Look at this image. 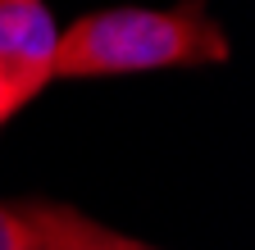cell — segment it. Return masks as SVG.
<instances>
[{
	"instance_id": "cell-1",
	"label": "cell",
	"mask_w": 255,
	"mask_h": 250,
	"mask_svg": "<svg viewBox=\"0 0 255 250\" xmlns=\"http://www.w3.org/2000/svg\"><path fill=\"white\" fill-rule=\"evenodd\" d=\"M233 55L223 27L205 14L201 0L173 9H96L59 32L55 82L59 78H123L150 69L223 64Z\"/></svg>"
},
{
	"instance_id": "cell-2",
	"label": "cell",
	"mask_w": 255,
	"mask_h": 250,
	"mask_svg": "<svg viewBox=\"0 0 255 250\" xmlns=\"http://www.w3.org/2000/svg\"><path fill=\"white\" fill-rule=\"evenodd\" d=\"M59 27L46 0H0V73L27 100L55 82Z\"/></svg>"
},
{
	"instance_id": "cell-3",
	"label": "cell",
	"mask_w": 255,
	"mask_h": 250,
	"mask_svg": "<svg viewBox=\"0 0 255 250\" xmlns=\"http://www.w3.org/2000/svg\"><path fill=\"white\" fill-rule=\"evenodd\" d=\"M14 209L50 250H159V246H146L137 237H123L105 223H96L91 214L64 205V200L32 196V200H14Z\"/></svg>"
},
{
	"instance_id": "cell-4",
	"label": "cell",
	"mask_w": 255,
	"mask_h": 250,
	"mask_svg": "<svg viewBox=\"0 0 255 250\" xmlns=\"http://www.w3.org/2000/svg\"><path fill=\"white\" fill-rule=\"evenodd\" d=\"M0 250H50V246L18 218L14 205H0Z\"/></svg>"
},
{
	"instance_id": "cell-5",
	"label": "cell",
	"mask_w": 255,
	"mask_h": 250,
	"mask_svg": "<svg viewBox=\"0 0 255 250\" xmlns=\"http://www.w3.org/2000/svg\"><path fill=\"white\" fill-rule=\"evenodd\" d=\"M18 109H23V96H18V91L5 82V73H0V128H5V123H9Z\"/></svg>"
}]
</instances>
